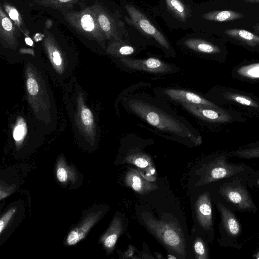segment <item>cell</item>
I'll use <instances>...</instances> for the list:
<instances>
[{
  "instance_id": "1",
  "label": "cell",
  "mask_w": 259,
  "mask_h": 259,
  "mask_svg": "<svg viewBox=\"0 0 259 259\" xmlns=\"http://www.w3.org/2000/svg\"><path fill=\"white\" fill-rule=\"evenodd\" d=\"M125 109L143 120L157 132L176 139L201 144L200 133L183 116L178 115L166 102L157 97L143 93H130L123 99Z\"/></svg>"
},
{
  "instance_id": "2",
  "label": "cell",
  "mask_w": 259,
  "mask_h": 259,
  "mask_svg": "<svg viewBox=\"0 0 259 259\" xmlns=\"http://www.w3.org/2000/svg\"><path fill=\"white\" fill-rule=\"evenodd\" d=\"M121 6L125 23L142 35L149 45L160 49L167 57H176L174 46L158 25L149 5L145 7L133 0H122Z\"/></svg>"
},
{
  "instance_id": "3",
  "label": "cell",
  "mask_w": 259,
  "mask_h": 259,
  "mask_svg": "<svg viewBox=\"0 0 259 259\" xmlns=\"http://www.w3.org/2000/svg\"><path fill=\"white\" fill-rule=\"evenodd\" d=\"M197 5L194 0H159L157 6L149 7L169 29L188 30Z\"/></svg>"
},
{
  "instance_id": "4",
  "label": "cell",
  "mask_w": 259,
  "mask_h": 259,
  "mask_svg": "<svg viewBox=\"0 0 259 259\" xmlns=\"http://www.w3.org/2000/svg\"><path fill=\"white\" fill-rule=\"evenodd\" d=\"M207 99L217 105L233 107L232 110L247 116H259V97L251 93L233 88L218 87L212 88Z\"/></svg>"
},
{
  "instance_id": "5",
  "label": "cell",
  "mask_w": 259,
  "mask_h": 259,
  "mask_svg": "<svg viewBox=\"0 0 259 259\" xmlns=\"http://www.w3.org/2000/svg\"><path fill=\"white\" fill-rule=\"evenodd\" d=\"M176 45L183 52L194 56L220 62L226 60L224 48L203 32L187 33Z\"/></svg>"
},
{
  "instance_id": "6",
  "label": "cell",
  "mask_w": 259,
  "mask_h": 259,
  "mask_svg": "<svg viewBox=\"0 0 259 259\" xmlns=\"http://www.w3.org/2000/svg\"><path fill=\"white\" fill-rule=\"evenodd\" d=\"M106 40H118L128 34V26L123 19L121 6L111 10L96 2L90 6Z\"/></svg>"
},
{
  "instance_id": "7",
  "label": "cell",
  "mask_w": 259,
  "mask_h": 259,
  "mask_svg": "<svg viewBox=\"0 0 259 259\" xmlns=\"http://www.w3.org/2000/svg\"><path fill=\"white\" fill-rule=\"evenodd\" d=\"M145 224L149 230L169 250L179 256H185V239L180 228L175 223L147 219Z\"/></svg>"
},
{
  "instance_id": "8",
  "label": "cell",
  "mask_w": 259,
  "mask_h": 259,
  "mask_svg": "<svg viewBox=\"0 0 259 259\" xmlns=\"http://www.w3.org/2000/svg\"><path fill=\"white\" fill-rule=\"evenodd\" d=\"M64 17L78 33L100 44H105L106 39L90 7L80 11L66 12Z\"/></svg>"
},
{
  "instance_id": "9",
  "label": "cell",
  "mask_w": 259,
  "mask_h": 259,
  "mask_svg": "<svg viewBox=\"0 0 259 259\" xmlns=\"http://www.w3.org/2000/svg\"><path fill=\"white\" fill-rule=\"evenodd\" d=\"M181 105L183 108L197 118L209 123L223 125L244 121L240 113L232 110L188 103Z\"/></svg>"
},
{
  "instance_id": "10",
  "label": "cell",
  "mask_w": 259,
  "mask_h": 259,
  "mask_svg": "<svg viewBox=\"0 0 259 259\" xmlns=\"http://www.w3.org/2000/svg\"><path fill=\"white\" fill-rule=\"evenodd\" d=\"M119 61L127 72L142 71L156 74H172L179 71L175 65L155 56L142 59L121 58H119Z\"/></svg>"
},
{
  "instance_id": "11",
  "label": "cell",
  "mask_w": 259,
  "mask_h": 259,
  "mask_svg": "<svg viewBox=\"0 0 259 259\" xmlns=\"http://www.w3.org/2000/svg\"><path fill=\"white\" fill-rule=\"evenodd\" d=\"M128 26L127 35L118 40H111L107 51L118 57L134 58L149 45L147 40L134 28Z\"/></svg>"
},
{
  "instance_id": "12",
  "label": "cell",
  "mask_w": 259,
  "mask_h": 259,
  "mask_svg": "<svg viewBox=\"0 0 259 259\" xmlns=\"http://www.w3.org/2000/svg\"><path fill=\"white\" fill-rule=\"evenodd\" d=\"M227 158L226 156H219L205 164L202 168L201 177L197 185H206L230 177L243 170L242 167L228 163Z\"/></svg>"
},
{
  "instance_id": "13",
  "label": "cell",
  "mask_w": 259,
  "mask_h": 259,
  "mask_svg": "<svg viewBox=\"0 0 259 259\" xmlns=\"http://www.w3.org/2000/svg\"><path fill=\"white\" fill-rule=\"evenodd\" d=\"M153 92L156 96L164 100L180 104L188 103L214 108L221 107L208 99L192 91L185 89L159 87L155 89Z\"/></svg>"
},
{
  "instance_id": "14",
  "label": "cell",
  "mask_w": 259,
  "mask_h": 259,
  "mask_svg": "<svg viewBox=\"0 0 259 259\" xmlns=\"http://www.w3.org/2000/svg\"><path fill=\"white\" fill-rule=\"evenodd\" d=\"M219 191L227 201L239 210H250L255 206L247 190L240 184L232 182L223 184Z\"/></svg>"
},
{
  "instance_id": "15",
  "label": "cell",
  "mask_w": 259,
  "mask_h": 259,
  "mask_svg": "<svg viewBox=\"0 0 259 259\" xmlns=\"http://www.w3.org/2000/svg\"><path fill=\"white\" fill-rule=\"evenodd\" d=\"M232 77L242 82L259 83V60L244 61L231 70Z\"/></svg>"
},
{
  "instance_id": "16",
  "label": "cell",
  "mask_w": 259,
  "mask_h": 259,
  "mask_svg": "<svg viewBox=\"0 0 259 259\" xmlns=\"http://www.w3.org/2000/svg\"><path fill=\"white\" fill-rule=\"evenodd\" d=\"M197 220L200 225L206 230L212 227V213L209 193L206 192L199 196L195 206Z\"/></svg>"
},
{
  "instance_id": "17",
  "label": "cell",
  "mask_w": 259,
  "mask_h": 259,
  "mask_svg": "<svg viewBox=\"0 0 259 259\" xmlns=\"http://www.w3.org/2000/svg\"><path fill=\"white\" fill-rule=\"evenodd\" d=\"M19 28L8 17L2 6L0 7V39L8 45L17 43V37L21 33Z\"/></svg>"
},
{
  "instance_id": "18",
  "label": "cell",
  "mask_w": 259,
  "mask_h": 259,
  "mask_svg": "<svg viewBox=\"0 0 259 259\" xmlns=\"http://www.w3.org/2000/svg\"><path fill=\"white\" fill-rule=\"evenodd\" d=\"M101 211L93 212L88 215L79 226L72 230L67 237V243L69 245H74L83 239L90 228L100 219Z\"/></svg>"
},
{
  "instance_id": "19",
  "label": "cell",
  "mask_w": 259,
  "mask_h": 259,
  "mask_svg": "<svg viewBox=\"0 0 259 259\" xmlns=\"http://www.w3.org/2000/svg\"><path fill=\"white\" fill-rule=\"evenodd\" d=\"M125 184L140 194L149 193L156 188V186L142 177L135 170L127 172L125 178Z\"/></svg>"
},
{
  "instance_id": "20",
  "label": "cell",
  "mask_w": 259,
  "mask_h": 259,
  "mask_svg": "<svg viewBox=\"0 0 259 259\" xmlns=\"http://www.w3.org/2000/svg\"><path fill=\"white\" fill-rule=\"evenodd\" d=\"M123 230L120 219L116 217L113 220L109 229L101 238L105 248L109 251L115 247L117 240Z\"/></svg>"
},
{
  "instance_id": "21",
  "label": "cell",
  "mask_w": 259,
  "mask_h": 259,
  "mask_svg": "<svg viewBox=\"0 0 259 259\" xmlns=\"http://www.w3.org/2000/svg\"><path fill=\"white\" fill-rule=\"evenodd\" d=\"M228 37L251 48L259 47V36L248 31L239 29H229L224 31Z\"/></svg>"
},
{
  "instance_id": "22",
  "label": "cell",
  "mask_w": 259,
  "mask_h": 259,
  "mask_svg": "<svg viewBox=\"0 0 259 259\" xmlns=\"http://www.w3.org/2000/svg\"><path fill=\"white\" fill-rule=\"evenodd\" d=\"M223 226L227 233L232 236H237L240 231L238 220L229 209L221 203L218 204Z\"/></svg>"
},
{
  "instance_id": "23",
  "label": "cell",
  "mask_w": 259,
  "mask_h": 259,
  "mask_svg": "<svg viewBox=\"0 0 259 259\" xmlns=\"http://www.w3.org/2000/svg\"><path fill=\"white\" fill-rule=\"evenodd\" d=\"M2 6L8 17L15 25L24 34L28 36L30 33L29 31L26 27L21 15L17 8L7 1H3Z\"/></svg>"
},
{
  "instance_id": "24",
  "label": "cell",
  "mask_w": 259,
  "mask_h": 259,
  "mask_svg": "<svg viewBox=\"0 0 259 259\" xmlns=\"http://www.w3.org/2000/svg\"><path fill=\"white\" fill-rule=\"evenodd\" d=\"M229 155L244 159L258 158L259 142L240 147L231 152Z\"/></svg>"
},
{
  "instance_id": "25",
  "label": "cell",
  "mask_w": 259,
  "mask_h": 259,
  "mask_svg": "<svg viewBox=\"0 0 259 259\" xmlns=\"http://www.w3.org/2000/svg\"><path fill=\"white\" fill-rule=\"evenodd\" d=\"M125 161L141 168H146L151 164L150 158L147 155L141 152L130 154L125 158Z\"/></svg>"
},
{
  "instance_id": "26",
  "label": "cell",
  "mask_w": 259,
  "mask_h": 259,
  "mask_svg": "<svg viewBox=\"0 0 259 259\" xmlns=\"http://www.w3.org/2000/svg\"><path fill=\"white\" fill-rule=\"evenodd\" d=\"M78 0H35L33 3L52 8L69 7Z\"/></svg>"
},
{
  "instance_id": "27",
  "label": "cell",
  "mask_w": 259,
  "mask_h": 259,
  "mask_svg": "<svg viewBox=\"0 0 259 259\" xmlns=\"http://www.w3.org/2000/svg\"><path fill=\"white\" fill-rule=\"evenodd\" d=\"M194 249L195 258L207 259L208 258L207 251L205 243L200 238H197L194 242Z\"/></svg>"
},
{
  "instance_id": "28",
  "label": "cell",
  "mask_w": 259,
  "mask_h": 259,
  "mask_svg": "<svg viewBox=\"0 0 259 259\" xmlns=\"http://www.w3.org/2000/svg\"><path fill=\"white\" fill-rule=\"evenodd\" d=\"M65 164L59 163L58 164L56 170V176L58 180L62 183L66 182L69 178V171Z\"/></svg>"
},
{
  "instance_id": "29",
  "label": "cell",
  "mask_w": 259,
  "mask_h": 259,
  "mask_svg": "<svg viewBox=\"0 0 259 259\" xmlns=\"http://www.w3.org/2000/svg\"><path fill=\"white\" fill-rule=\"evenodd\" d=\"M16 211L15 207L11 208L5 214H4L0 220V233L1 234L5 228L8 223Z\"/></svg>"
},
{
  "instance_id": "30",
  "label": "cell",
  "mask_w": 259,
  "mask_h": 259,
  "mask_svg": "<svg viewBox=\"0 0 259 259\" xmlns=\"http://www.w3.org/2000/svg\"><path fill=\"white\" fill-rule=\"evenodd\" d=\"M82 121L86 126H90L93 122V117L91 111L86 108L82 109L81 113Z\"/></svg>"
},
{
  "instance_id": "31",
  "label": "cell",
  "mask_w": 259,
  "mask_h": 259,
  "mask_svg": "<svg viewBox=\"0 0 259 259\" xmlns=\"http://www.w3.org/2000/svg\"><path fill=\"white\" fill-rule=\"evenodd\" d=\"M27 87L29 93L31 95H36L39 90L37 81L33 78H29L27 81Z\"/></svg>"
},
{
  "instance_id": "32",
  "label": "cell",
  "mask_w": 259,
  "mask_h": 259,
  "mask_svg": "<svg viewBox=\"0 0 259 259\" xmlns=\"http://www.w3.org/2000/svg\"><path fill=\"white\" fill-rule=\"evenodd\" d=\"M26 128L23 124H19L15 128L13 132V137L14 139L19 141L21 140L25 134Z\"/></svg>"
},
{
  "instance_id": "33",
  "label": "cell",
  "mask_w": 259,
  "mask_h": 259,
  "mask_svg": "<svg viewBox=\"0 0 259 259\" xmlns=\"http://www.w3.org/2000/svg\"><path fill=\"white\" fill-rule=\"evenodd\" d=\"M25 41H26V42L29 45H33V41L29 38H26L25 39Z\"/></svg>"
},
{
  "instance_id": "34",
  "label": "cell",
  "mask_w": 259,
  "mask_h": 259,
  "mask_svg": "<svg viewBox=\"0 0 259 259\" xmlns=\"http://www.w3.org/2000/svg\"><path fill=\"white\" fill-rule=\"evenodd\" d=\"M254 30L259 33V23L256 24L254 27H253Z\"/></svg>"
},
{
  "instance_id": "35",
  "label": "cell",
  "mask_w": 259,
  "mask_h": 259,
  "mask_svg": "<svg viewBox=\"0 0 259 259\" xmlns=\"http://www.w3.org/2000/svg\"><path fill=\"white\" fill-rule=\"evenodd\" d=\"M246 1L249 2H259V0H245Z\"/></svg>"
},
{
  "instance_id": "36",
  "label": "cell",
  "mask_w": 259,
  "mask_h": 259,
  "mask_svg": "<svg viewBox=\"0 0 259 259\" xmlns=\"http://www.w3.org/2000/svg\"><path fill=\"white\" fill-rule=\"evenodd\" d=\"M257 183H258V185H259V180H258V182Z\"/></svg>"
},
{
  "instance_id": "37",
  "label": "cell",
  "mask_w": 259,
  "mask_h": 259,
  "mask_svg": "<svg viewBox=\"0 0 259 259\" xmlns=\"http://www.w3.org/2000/svg\"><path fill=\"white\" fill-rule=\"evenodd\" d=\"M258 256H257V258H259V253H258Z\"/></svg>"
}]
</instances>
